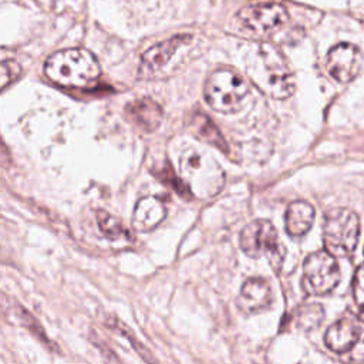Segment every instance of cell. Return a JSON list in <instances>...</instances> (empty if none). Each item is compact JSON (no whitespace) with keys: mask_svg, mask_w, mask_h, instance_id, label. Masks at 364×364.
Masks as SVG:
<instances>
[{"mask_svg":"<svg viewBox=\"0 0 364 364\" xmlns=\"http://www.w3.org/2000/svg\"><path fill=\"white\" fill-rule=\"evenodd\" d=\"M363 65V54L358 47L350 43H338L330 48L326 57L328 74L338 82L346 84L354 80Z\"/></svg>","mask_w":364,"mask_h":364,"instance_id":"cell-9","label":"cell"},{"mask_svg":"<svg viewBox=\"0 0 364 364\" xmlns=\"http://www.w3.org/2000/svg\"><path fill=\"white\" fill-rule=\"evenodd\" d=\"M353 296L358 307V320L364 321V263H361L353 277Z\"/></svg>","mask_w":364,"mask_h":364,"instance_id":"cell-19","label":"cell"},{"mask_svg":"<svg viewBox=\"0 0 364 364\" xmlns=\"http://www.w3.org/2000/svg\"><path fill=\"white\" fill-rule=\"evenodd\" d=\"M100 347V350L102 351V355H104V360H105V364H121L118 357L114 354V351H111L104 343H100L97 344Z\"/></svg>","mask_w":364,"mask_h":364,"instance_id":"cell-24","label":"cell"},{"mask_svg":"<svg viewBox=\"0 0 364 364\" xmlns=\"http://www.w3.org/2000/svg\"><path fill=\"white\" fill-rule=\"evenodd\" d=\"M351 353V361L355 364H364V330L361 333L360 340L357 341V344L353 347Z\"/></svg>","mask_w":364,"mask_h":364,"instance_id":"cell-23","label":"cell"},{"mask_svg":"<svg viewBox=\"0 0 364 364\" xmlns=\"http://www.w3.org/2000/svg\"><path fill=\"white\" fill-rule=\"evenodd\" d=\"M179 165L182 182L195 196H213L223 186L225 173L222 168L206 154L189 149L182 154Z\"/></svg>","mask_w":364,"mask_h":364,"instance_id":"cell-3","label":"cell"},{"mask_svg":"<svg viewBox=\"0 0 364 364\" xmlns=\"http://www.w3.org/2000/svg\"><path fill=\"white\" fill-rule=\"evenodd\" d=\"M191 40L192 37L189 34H178L152 46L142 54V67L149 73L158 71L169 63L181 47L189 44Z\"/></svg>","mask_w":364,"mask_h":364,"instance_id":"cell-13","label":"cell"},{"mask_svg":"<svg viewBox=\"0 0 364 364\" xmlns=\"http://www.w3.org/2000/svg\"><path fill=\"white\" fill-rule=\"evenodd\" d=\"M253 84L273 98H286L293 94L296 81L284 57L270 44H260L246 65Z\"/></svg>","mask_w":364,"mask_h":364,"instance_id":"cell-1","label":"cell"},{"mask_svg":"<svg viewBox=\"0 0 364 364\" xmlns=\"http://www.w3.org/2000/svg\"><path fill=\"white\" fill-rule=\"evenodd\" d=\"M358 320L351 316H344L333 323L324 333V344L328 350L337 354L350 353L361 337Z\"/></svg>","mask_w":364,"mask_h":364,"instance_id":"cell-11","label":"cell"},{"mask_svg":"<svg viewBox=\"0 0 364 364\" xmlns=\"http://www.w3.org/2000/svg\"><path fill=\"white\" fill-rule=\"evenodd\" d=\"M18 317H20V320H21V324H23L24 327H27L31 334H34L41 343H44V344H47L48 347H51V343H50L48 337L46 336L44 330L41 328V326L37 323V320H36L24 307H18Z\"/></svg>","mask_w":364,"mask_h":364,"instance_id":"cell-21","label":"cell"},{"mask_svg":"<svg viewBox=\"0 0 364 364\" xmlns=\"http://www.w3.org/2000/svg\"><path fill=\"white\" fill-rule=\"evenodd\" d=\"M46 75L61 87L82 88L94 84L101 75V67L88 50L67 48L51 54L44 64Z\"/></svg>","mask_w":364,"mask_h":364,"instance_id":"cell-2","label":"cell"},{"mask_svg":"<svg viewBox=\"0 0 364 364\" xmlns=\"http://www.w3.org/2000/svg\"><path fill=\"white\" fill-rule=\"evenodd\" d=\"M273 301V291L264 277H249L243 282L236 306L243 314H255L270 307Z\"/></svg>","mask_w":364,"mask_h":364,"instance_id":"cell-10","label":"cell"},{"mask_svg":"<svg viewBox=\"0 0 364 364\" xmlns=\"http://www.w3.org/2000/svg\"><path fill=\"white\" fill-rule=\"evenodd\" d=\"M239 23L256 37H267L289 20L284 6L279 3L249 4L239 10Z\"/></svg>","mask_w":364,"mask_h":364,"instance_id":"cell-8","label":"cell"},{"mask_svg":"<svg viewBox=\"0 0 364 364\" xmlns=\"http://www.w3.org/2000/svg\"><path fill=\"white\" fill-rule=\"evenodd\" d=\"M249 87L246 81L232 70L213 71L205 84V100L216 111L229 114L239 109Z\"/></svg>","mask_w":364,"mask_h":364,"instance_id":"cell-6","label":"cell"},{"mask_svg":"<svg viewBox=\"0 0 364 364\" xmlns=\"http://www.w3.org/2000/svg\"><path fill=\"white\" fill-rule=\"evenodd\" d=\"M324 320V309L318 303H307L297 309L294 314V323L304 331L317 328Z\"/></svg>","mask_w":364,"mask_h":364,"instance_id":"cell-16","label":"cell"},{"mask_svg":"<svg viewBox=\"0 0 364 364\" xmlns=\"http://www.w3.org/2000/svg\"><path fill=\"white\" fill-rule=\"evenodd\" d=\"M193 127H195V132L203 138L205 141H208L209 144L218 146L219 149L226 152V144L225 139L222 136V134L219 132V129L212 124V121L206 117V115H198L196 118H193Z\"/></svg>","mask_w":364,"mask_h":364,"instance_id":"cell-17","label":"cell"},{"mask_svg":"<svg viewBox=\"0 0 364 364\" xmlns=\"http://www.w3.org/2000/svg\"><path fill=\"white\" fill-rule=\"evenodd\" d=\"M112 321L118 326L117 327V330H119L121 331V334L122 336H125L128 340H129V343H131V346L135 348V351L148 363V364H158L156 363V360L154 358V355L151 354V351L138 340V338H135V336L129 331V328L128 327H125L122 323H119L118 320H115V318H112Z\"/></svg>","mask_w":364,"mask_h":364,"instance_id":"cell-20","label":"cell"},{"mask_svg":"<svg viewBox=\"0 0 364 364\" xmlns=\"http://www.w3.org/2000/svg\"><path fill=\"white\" fill-rule=\"evenodd\" d=\"M340 267L327 250L310 253L303 262L301 287L309 296H326L340 283Z\"/></svg>","mask_w":364,"mask_h":364,"instance_id":"cell-7","label":"cell"},{"mask_svg":"<svg viewBox=\"0 0 364 364\" xmlns=\"http://www.w3.org/2000/svg\"><path fill=\"white\" fill-rule=\"evenodd\" d=\"M125 114L134 125L146 132L155 131L164 115L161 105L151 98L134 100L125 107Z\"/></svg>","mask_w":364,"mask_h":364,"instance_id":"cell-14","label":"cell"},{"mask_svg":"<svg viewBox=\"0 0 364 364\" xmlns=\"http://www.w3.org/2000/svg\"><path fill=\"white\" fill-rule=\"evenodd\" d=\"M20 73H21V68L16 61L4 60L1 63V87L6 88L10 82L17 80Z\"/></svg>","mask_w":364,"mask_h":364,"instance_id":"cell-22","label":"cell"},{"mask_svg":"<svg viewBox=\"0 0 364 364\" xmlns=\"http://www.w3.org/2000/svg\"><path fill=\"white\" fill-rule=\"evenodd\" d=\"M97 222H98V228L102 232V235L105 237H108L109 240H115L121 236H128V232L122 226L119 219H117L115 216H112L111 213H108L105 210L97 212Z\"/></svg>","mask_w":364,"mask_h":364,"instance_id":"cell-18","label":"cell"},{"mask_svg":"<svg viewBox=\"0 0 364 364\" xmlns=\"http://www.w3.org/2000/svg\"><path fill=\"white\" fill-rule=\"evenodd\" d=\"M314 222V208L306 200H294L291 202L284 215V226L286 232L299 237L306 235Z\"/></svg>","mask_w":364,"mask_h":364,"instance_id":"cell-15","label":"cell"},{"mask_svg":"<svg viewBox=\"0 0 364 364\" xmlns=\"http://www.w3.org/2000/svg\"><path fill=\"white\" fill-rule=\"evenodd\" d=\"M166 216V206L158 196L139 199L132 212V226L136 232L154 230Z\"/></svg>","mask_w":364,"mask_h":364,"instance_id":"cell-12","label":"cell"},{"mask_svg":"<svg viewBox=\"0 0 364 364\" xmlns=\"http://www.w3.org/2000/svg\"><path fill=\"white\" fill-rule=\"evenodd\" d=\"M239 245L243 253L249 257L259 259L263 256L276 272L280 270L286 249L270 220L256 219L247 223L240 232Z\"/></svg>","mask_w":364,"mask_h":364,"instance_id":"cell-5","label":"cell"},{"mask_svg":"<svg viewBox=\"0 0 364 364\" xmlns=\"http://www.w3.org/2000/svg\"><path fill=\"white\" fill-rule=\"evenodd\" d=\"M360 236V219L347 208H334L326 212L323 219L324 250L334 257L350 256L357 246Z\"/></svg>","mask_w":364,"mask_h":364,"instance_id":"cell-4","label":"cell"}]
</instances>
